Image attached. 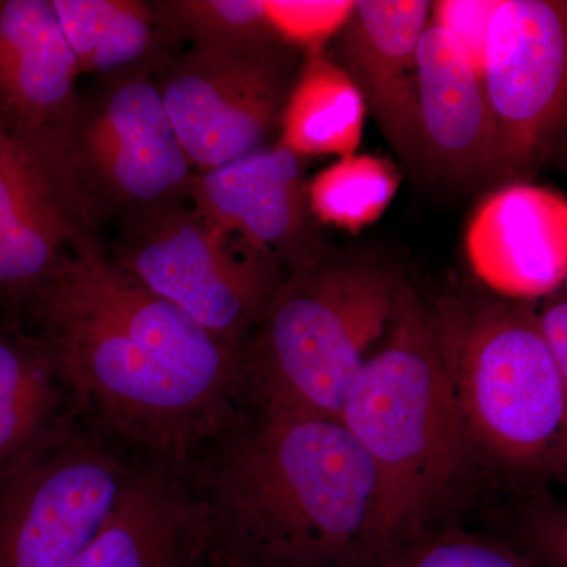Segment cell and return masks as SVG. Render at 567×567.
Listing matches in <instances>:
<instances>
[{
  "label": "cell",
  "instance_id": "6da1fadb",
  "mask_svg": "<svg viewBox=\"0 0 567 567\" xmlns=\"http://www.w3.org/2000/svg\"><path fill=\"white\" fill-rule=\"evenodd\" d=\"M21 316L82 420L141 461L192 473L246 413L240 352L123 274L93 233Z\"/></svg>",
  "mask_w": 567,
  "mask_h": 567
},
{
  "label": "cell",
  "instance_id": "7a4b0ae2",
  "mask_svg": "<svg viewBox=\"0 0 567 567\" xmlns=\"http://www.w3.org/2000/svg\"><path fill=\"white\" fill-rule=\"evenodd\" d=\"M189 476L208 567H375L385 554L374 464L341 421L246 412Z\"/></svg>",
  "mask_w": 567,
  "mask_h": 567
},
{
  "label": "cell",
  "instance_id": "3957f363",
  "mask_svg": "<svg viewBox=\"0 0 567 567\" xmlns=\"http://www.w3.org/2000/svg\"><path fill=\"white\" fill-rule=\"evenodd\" d=\"M339 421L374 464L386 548L446 522L483 481L454 393L442 306L410 284Z\"/></svg>",
  "mask_w": 567,
  "mask_h": 567
},
{
  "label": "cell",
  "instance_id": "277c9868",
  "mask_svg": "<svg viewBox=\"0 0 567 567\" xmlns=\"http://www.w3.org/2000/svg\"><path fill=\"white\" fill-rule=\"evenodd\" d=\"M405 286L395 268L374 259L324 256L287 276L241 347L245 412L339 421Z\"/></svg>",
  "mask_w": 567,
  "mask_h": 567
},
{
  "label": "cell",
  "instance_id": "5b68a950",
  "mask_svg": "<svg viewBox=\"0 0 567 567\" xmlns=\"http://www.w3.org/2000/svg\"><path fill=\"white\" fill-rule=\"evenodd\" d=\"M440 306L454 393L483 476L513 484L561 480L567 379L540 338L536 311L506 297Z\"/></svg>",
  "mask_w": 567,
  "mask_h": 567
},
{
  "label": "cell",
  "instance_id": "8992f818",
  "mask_svg": "<svg viewBox=\"0 0 567 567\" xmlns=\"http://www.w3.org/2000/svg\"><path fill=\"white\" fill-rule=\"evenodd\" d=\"M186 203L123 227L107 254L134 282L241 352L289 274Z\"/></svg>",
  "mask_w": 567,
  "mask_h": 567
},
{
  "label": "cell",
  "instance_id": "52a82bcc",
  "mask_svg": "<svg viewBox=\"0 0 567 567\" xmlns=\"http://www.w3.org/2000/svg\"><path fill=\"white\" fill-rule=\"evenodd\" d=\"M65 166L93 227L104 218L132 226L186 203L196 177L151 70L107 78L81 100Z\"/></svg>",
  "mask_w": 567,
  "mask_h": 567
},
{
  "label": "cell",
  "instance_id": "ba28073f",
  "mask_svg": "<svg viewBox=\"0 0 567 567\" xmlns=\"http://www.w3.org/2000/svg\"><path fill=\"white\" fill-rule=\"evenodd\" d=\"M303 61L300 48L278 37L192 44L169 62L158 89L196 173L270 145Z\"/></svg>",
  "mask_w": 567,
  "mask_h": 567
},
{
  "label": "cell",
  "instance_id": "9c48e42d",
  "mask_svg": "<svg viewBox=\"0 0 567 567\" xmlns=\"http://www.w3.org/2000/svg\"><path fill=\"white\" fill-rule=\"evenodd\" d=\"M133 464L82 417L48 440L0 480V567H70Z\"/></svg>",
  "mask_w": 567,
  "mask_h": 567
},
{
  "label": "cell",
  "instance_id": "30bf717a",
  "mask_svg": "<svg viewBox=\"0 0 567 567\" xmlns=\"http://www.w3.org/2000/svg\"><path fill=\"white\" fill-rule=\"evenodd\" d=\"M567 9L505 0L492 14L483 74L495 125V178L535 169L566 117Z\"/></svg>",
  "mask_w": 567,
  "mask_h": 567
},
{
  "label": "cell",
  "instance_id": "8fae6325",
  "mask_svg": "<svg viewBox=\"0 0 567 567\" xmlns=\"http://www.w3.org/2000/svg\"><path fill=\"white\" fill-rule=\"evenodd\" d=\"M65 164L2 130L0 312L20 320L82 235L93 233Z\"/></svg>",
  "mask_w": 567,
  "mask_h": 567
},
{
  "label": "cell",
  "instance_id": "7c38bea8",
  "mask_svg": "<svg viewBox=\"0 0 567 567\" xmlns=\"http://www.w3.org/2000/svg\"><path fill=\"white\" fill-rule=\"evenodd\" d=\"M189 204L287 274L324 257L309 207L303 158L267 145L194 177Z\"/></svg>",
  "mask_w": 567,
  "mask_h": 567
},
{
  "label": "cell",
  "instance_id": "4fadbf2b",
  "mask_svg": "<svg viewBox=\"0 0 567 567\" xmlns=\"http://www.w3.org/2000/svg\"><path fill=\"white\" fill-rule=\"evenodd\" d=\"M80 76L52 0H0V128L65 164Z\"/></svg>",
  "mask_w": 567,
  "mask_h": 567
},
{
  "label": "cell",
  "instance_id": "5bb4252c",
  "mask_svg": "<svg viewBox=\"0 0 567 567\" xmlns=\"http://www.w3.org/2000/svg\"><path fill=\"white\" fill-rule=\"evenodd\" d=\"M70 567H208L207 513L189 473L136 458L106 520Z\"/></svg>",
  "mask_w": 567,
  "mask_h": 567
},
{
  "label": "cell",
  "instance_id": "9a60e30c",
  "mask_svg": "<svg viewBox=\"0 0 567 567\" xmlns=\"http://www.w3.org/2000/svg\"><path fill=\"white\" fill-rule=\"evenodd\" d=\"M431 7L425 0H361L339 31L342 69L399 155L423 171L416 48Z\"/></svg>",
  "mask_w": 567,
  "mask_h": 567
},
{
  "label": "cell",
  "instance_id": "2e32d148",
  "mask_svg": "<svg viewBox=\"0 0 567 567\" xmlns=\"http://www.w3.org/2000/svg\"><path fill=\"white\" fill-rule=\"evenodd\" d=\"M475 274L513 300L550 297L567 275V200L535 185H507L477 208L466 233Z\"/></svg>",
  "mask_w": 567,
  "mask_h": 567
},
{
  "label": "cell",
  "instance_id": "e0dca14e",
  "mask_svg": "<svg viewBox=\"0 0 567 567\" xmlns=\"http://www.w3.org/2000/svg\"><path fill=\"white\" fill-rule=\"evenodd\" d=\"M417 111L425 171L450 181L494 175L495 125L480 66L432 21L416 48Z\"/></svg>",
  "mask_w": 567,
  "mask_h": 567
},
{
  "label": "cell",
  "instance_id": "ac0fdd59",
  "mask_svg": "<svg viewBox=\"0 0 567 567\" xmlns=\"http://www.w3.org/2000/svg\"><path fill=\"white\" fill-rule=\"evenodd\" d=\"M80 417L39 339L0 317V480Z\"/></svg>",
  "mask_w": 567,
  "mask_h": 567
},
{
  "label": "cell",
  "instance_id": "d6986e66",
  "mask_svg": "<svg viewBox=\"0 0 567 567\" xmlns=\"http://www.w3.org/2000/svg\"><path fill=\"white\" fill-rule=\"evenodd\" d=\"M52 7L80 74L112 78L153 71L174 47L155 2L52 0Z\"/></svg>",
  "mask_w": 567,
  "mask_h": 567
},
{
  "label": "cell",
  "instance_id": "ffe728a7",
  "mask_svg": "<svg viewBox=\"0 0 567 567\" xmlns=\"http://www.w3.org/2000/svg\"><path fill=\"white\" fill-rule=\"evenodd\" d=\"M364 107L344 69L320 48L309 50L287 100L278 142L300 158L352 155L363 134Z\"/></svg>",
  "mask_w": 567,
  "mask_h": 567
},
{
  "label": "cell",
  "instance_id": "44dd1931",
  "mask_svg": "<svg viewBox=\"0 0 567 567\" xmlns=\"http://www.w3.org/2000/svg\"><path fill=\"white\" fill-rule=\"evenodd\" d=\"M398 188L399 175L393 164L352 153L308 183L309 207L316 221L357 233L385 213Z\"/></svg>",
  "mask_w": 567,
  "mask_h": 567
},
{
  "label": "cell",
  "instance_id": "7402d4cb",
  "mask_svg": "<svg viewBox=\"0 0 567 567\" xmlns=\"http://www.w3.org/2000/svg\"><path fill=\"white\" fill-rule=\"evenodd\" d=\"M505 484L511 496L487 511L488 533L483 535L498 540L528 566L567 567L566 507L547 484Z\"/></svg>",
  "mask_w": 567,
  "mask_h": 567
},
{
  "label": "cell",
  "instance_id": "603a6c76",
  "mask_svg": "<svg viewBox=\"0 0 567 567\" xmlns=\"http://www.w3.org/2000/svg\"><path fill=\"white\" fill-rule=\"evenodd\" d=\"M159 22L173 43H251L278 39L262 0H158Z\"/></svg>",
  "mask_w": 567,
  "mask_h": 567
},
{
  "label": "cell",
  "instance_id": "cb8c5ba5",
  "mask_svg": "<svg viewBox=\"0 0 567 567\" xmlns=\"http://www.w3.org/2000/svg\"><path fill=\"white\" fill-rule=\"evenodd\" d=\"M375 567L532 566L498 540L445 522L386 548Z\"/></svg>",
  "mask_w": 567,
  "mask_h": 567
},
{
  "label": "cell",
  "instance_id": "d4e9b609",
  "mask_svg": "<svg viewBox=\"0 0 567 567\" xmlns=\"http://www.w3.org/2000/svg\"><path fill=\"white\" fill-rule=\"evenodd\" d=\"M279 35L295 47L320 48V41L341 31L354 2H267Z\"/></svg>",
  "mask_w": 567,
  "mask_h": 567
},
{
  "label": "cell",
  "instance_id": "484cf974",
  "mask_svg": "<svg viewBox=\"0 0 567 567\" xmlns=\"http://www.w3.org/2000/svg\"><path fill=\"white\" fill-rule=\"evenodd\" d=\"M498 2H436L432 3L434 22L447 29L472 55L476 65H483L484 44L492 14Z\"/></svg>",
  "mask_w": 567,
  "mask_h": 567
},
{
  "label": "cell",
  "instance_id": "4316f807",
  "mask_svg": "<svg viewBox=\"0 0 567 567\" xmlns=\"http://www.w3.org/2000/svg\"><path fill=\"white\" fill-rule=\"evenodd\" d=\"M537 328L558 371L567 379V298L557 295L536 315Z\"/></svg>",
  "mask_w": 567,
  "mask_h": 567
},
{
  "label": "cell",
  "instance_id": "83f0119b",
  "mask_svg": "<svg viewBox=\"0 0 567 567\" xmlns=\"http://www.w3.org/2000/svg\"><path fill=\"white\" fill-rule=\"evenodd\" d=\"M0 141H2V128H0Z\"/></svg>",
  "mask_w": 567,
  "mask_h": 567
}]
</instances>
